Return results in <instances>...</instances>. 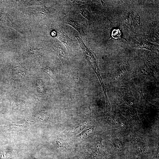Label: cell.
I'll use <instances>...</instances> for the list:
<instances>
[{
    "mask_svg": "<svg viewBox=\"0 0 159 159\" xmlns=\"http://www.w3.org/2000/svg\"><path fill=\"white\" fill-rule=\"evenodd\" d=\"M57 37L65 45L67 48L70 46L72 40L70 39L68 35L62 30L59 29L56 31Z\"/></svg>",
    "mask_w": 159,
    "mask_h": 159,
    "instance_id": "6da1fadb",
    "label": "cell"
},
{
    "mask_svg": "<svg viewBox=\"0 0 159 159\" xmlns=\"http://www.w3.org/2000/svg\"><path fill=\"white\" fill-rule=\"evenodd\" d=\"M0 21L6 25L16 29L20 32H21L18 26L11 21L5 13L0 12Z\"/></svg>",
    "mask_w": 159,
    "mask_h": 159,
    "instance_id": "7a4b0ae2",
    "label": "cell"
},
{
    "mask_svg": "<svg viewBox=\"0 0 159 159\" xmlns=\"http://www.w3.org/2000/svg\"><path fill=\"white\" fill-rule=\"evenodd\" d=\"M54 49L58 54L62 61L64 63H67L68 59L61 46L58 43L55 42L53 45Z\"/></svg>",
    "mask_w": 159,
    "mask_h": 159,
    "instance_id": "3957f363",
    "label": "cell"
},
{
    "mask_svg": "<svg viewBox=\"0 0 159 159\" xmlns=\"http://www.w3.org/2000/svg\"><path fill=\"white\" fill-rule=\"evenodd\" d=\"M67 23L73 27L79 32L80 35L85 36L86 34L84 32L82 25L80 23L73 19H69L67 20Z\"/></svg>",
    "mask_w": 159,
    "mask_h": 159,
    "instance_id": "277c9868",
    "label": "cell"
},
{
    "mask_svg": "<svg viewBox=\"0 0 159 159\" xmlns=\"http://www.w3.org/2000/svg\"><path fill=\"white\" fill-rule=\"evenodd\" d=\"M14 73L16 76L19 78L23 77L25 75V71L23 67L18 65L14 67Z\"/></svg>",
    "mask_w": 159,
    "mask_h": 159,
    "instance_id": "5b68a950",
    "label": "cell"
},
{
    "mask_svg": "<svg viewBox=\"0 0 159 159\" xmlns=\"http://www.w3.org/2000/svg\"><path fill=\"white\" fill-rule=\"evenodd\" d=\"M56 142L60 148H65L69 146L66 142L61 138L57 139Z\"/></svg>",
    "mask_w": 159,
    "mask_h": 159,
    "instance_id": "8992f818",
    "label": "cell"
},
{
    "mask_svg": "<svg viewBox=\"0 0 159 159\" xmlns=\"http://www.w3.org/2000/svg\"><path fill=\"white\" fill-rule=\"evenodd\" d=\"M11 101L13 106L14 107L19 106L23 103L21 100L18 99L13 98Z\"/></svg>",
    "mask_w": 159,
    "mask_h": 159,
    "instance_id": "52a82bcc",
    "label": "cell"
},
{
    "mask_svg": "<svg viewBox=\"0 0 159 159\" xmlns=\"http://www.w3.org/2000/svg\"><path fill=\"white\" fill-rule=\"evenodd\" d=\"M45 115L42 113L39 114L38 117H39L40 118H42V120H44L46 118V116Z\"/></svg>",
    "mask_w": 159,
    "mask_h": 159,
    "instance_id": "ba28073f",
    "label": "cell"
},
{
    "mask_svg": "<svg viewBox=\"0 0 159 159\" xmlns=\"http://www.w3.org/2000/svg\"><path fill=\"white\" fill-rule=\"evenodd\" d=\"M51 35L53 37L56 36V31H52L51 32Z\"/></svg>",
    "mask_w": 159,
    "mask_h": 159,
    "instance_id": "9c48e42d",
    "label": "cell"
}]
</instances>
